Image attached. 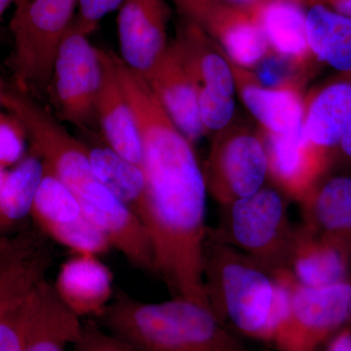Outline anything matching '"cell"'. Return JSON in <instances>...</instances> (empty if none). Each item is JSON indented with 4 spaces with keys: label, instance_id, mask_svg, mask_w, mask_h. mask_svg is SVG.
<instances>
[{
    "label": "cell",
    "instance_id": "obj_38",
    "mask_svg": "<svg viewBox=\"0 0 351 351\" xmlns=\"http://www.w3.org/2000/svg\"><path fill=\"white\" fill-rule=\"evenodd\" d=\"M7 172H8V170L0 167V189H1L2 184H3L4 179H5Z\"/></svg>",
    "mask_w": 351,
    "mask_h": 351
},
{
    "label": "cell",
    "instance_id": "obj_13",
    "mask_svg": "<svg viewBox=\"0 0 351 351\" xmlns=\"http://www.w3.org/2000/svg\"><path fill=\"white\" fill-rule=\"evenodd\" d=\"M54 258V242L36 226L0 235V306L45 279Z\"/></svg>",
    "mask_w": 351,
    "mask_h": 351
},
{
    "label": "cell",
    "instance_id": "obj_3",
    "mask_svg": "<svg viewBox=\"0 0 351 351\" xmlns=\"http://www.w3.org/2000/svg\"><path fill=\"white\" fill-rule=\"evenodd\" d=\"M208 301L219 319L240 337L271 345L274 272L237 250L209 228L202 260Z\"/></svg>",
    "mask_w": 351,
    "mask_h": 351
},
{
    "label": "cell",
    "instance_id": "obj_27",
    "mask_svg": "<svg viewBox=\"0 0 351 351\" xmlns=\"http://www.w3.org/2000/svg\"><path fill=\"white\" fill-rule=\"evenodd\" d=\"M198 107L201 122L206 132L225 130L234 117L233 96L206 88L198 90Z\"/></svg>",
    "mask_w": 351,
    "mask_h": 351
},
{
    "label": "cell",
    "instance_id": "obj_29",
    "mask_svg": "<svg viewBox=\"0 0 351 351\" xmlns=\"http://www.w3.org/2000/svg\"><path fill=\"white\" fill-rule=\"evenodd\" d=\"M27 137L22 123L10 113H0V167L8 169L24 158Z\"/></svg>",
    "mask_w": 351,
    "mask_h": 351
},
{
    "label": "cell",
    "instance_id": "obj_26",
    "mask_svg": "<svg viewBox=\"0 0 351 351\" xmlns=\"http://www.w3.org/2000/svg\"><path fill=\"white\" fill-rule=\"evenodd\" d=\"M306 66L270 50L251 71L258 83L267 88H298L297 78Z\"/></svg>",
    "mask_w": 351,
    "mask_h": 351
},
{
    "label": "cell",
    "instance_id": "obj_17",
    "mask_svg": "<svg viewBox=\"0 0 351 351\" xmlns=\"http://www.w3.org/2000/svg\"><path fill=\"white\" fill-rule=\"evenodd\" d=\"M112 283V271L99 256L75 254L60 267L53 285L78 317L99 319L114 294Z\"/></svg>",
    "mask_w": 351,
    "mask_h": 351
},
{
    "label": "cell",
    "instance_id": "obj_35",
    "mask_svg": "<svg viewBox=\"0 0 351 351\" xmlns=\"http://www.w3.org/2000/svg\"><path fill=\"white\" fill-rule=\"evenodd\" d=\"M307 5L319 4L351 18V0H306Z\"/></svg>",
    "mask_w": 351,
    "mask_h": 351
},
{
    "label": "cell",
    "instance_id": "obj_32",
    "mask_svg": "<svg viewBox=\"0 0 351 351\" xmlns=\"http://www.w3.org/2000/svg\"><path fill=\"white\" fill-rule=\"evenodd\" d=\"M181 18L201 25L221 0H173Z\"/></svg>",
    "mask_w": 351,
    "mask_h": 351
},
{
    "label": "cell",
    "instance_id": "obj_34",
    "mask_svg": "<svg viewBox=\"0 0 351 351\" xmlns=\"http://www.w3.org/2000/svg\"><path fill=\"white\" fill-rule=\"evenodd\" d=\"M334 160L351 166V125L343 134L336 149L332 152V163Z\"/></svg>",
    "mask_w": 351,
    "mask_h": 351
},
{
    "label": "cell",
    "instance_id": "obj_8",
    "mask_svg": "<svg viewBox=\"0 0 351 351\" xmlns=\"http://www.w3.org/2000/svg\"><path fill=\"white\" fill-rule=\"evenodd\" d=\"M203 173L208 193L221 206L253 195L269 178L262 138L243 129L217 135Z\"/></svg>",
    "mask_w": 351,
    "mask_h": 351
},
{
    "label": "cell",
    "instance_id": "obj_37",
    "mask_svg": "<svg viewBox=\"0 0 351 351\" xmlns=\"http://www.w3.org/2000/svg\"><path fill=\"white\" fill-rule=\"evenodd\" d=\"M12 2H15V0H0V22H1L2 16L5 13L6 9Z\"/></svg>",
    "mask_w": 351,
    "mask_h": 351
},
{
    "label": "cell",
    "instance_id": "obj_36",
    "mask_svg": "<svg viewBox=\"0 0 351 351\" xmlns=\"http://www.w3.org/2000/svg\"><path fill=\"white\" fill-rule=\"evenodd\" d=\"M221 1L230 4V5L251 11L252 9L255 8L256 6L265 1V0H221Z\"/></svg>",
    "mask_w": 351,
    "mask_h": 351
},
{
    "label": "cell",
    "instance_id": "obj_24",
    "mask_svg": "<svg viewBox=\"0 0 351 351\" xmlns=\"http://www.w3.org/2000/svg\"><path fill=\"white\" fill-rule=\"evenodd\" d=\"M306 40L313 59L351 75V18L319 4L307 5Z\"/></svg>",
    "mask_w": 351,
    "mask_h": 351
},
{
    "label": "cell",
    "instance_id": "obj_10",
    "mask_svg": "<svg viewBox=\"0 0 351 351\" xmlns=\"http://www.w3.org/2000/svg\"><path fill=\"white\" fill-rule=\"evenodd\" d=\"M267 159V176L286 197L301 202L326 176L332 164L329 152L306 138L304 130L293 135L261 134Z\"/></svg>",
    "mask_w": 351,
    "mask_h": 351
},
{
    "label": "cell",
    "instance_id": "obj_25",
    "mask_svg": "<svg viewBox=\"0 0 351 351\" xmlns=\"http://www.w3.org/2000/svg\"><path fill=\"white\" fill-rule=\"evenodd\" d=\"M44 171L43 161L29 152L7 172L0 189V235L31 216Z\"/></svg>",
    "mask_w": 351,
    "mask_h": 351
},
{
    "label": "cell",
    "instance_id": "obj_40",
    "mask_svg": "<svg viewBox=\"0 0 351 351\" xmlns=\"http://www.w3.org/2000/svg\"><path fill=\"white\" fill-rule=\"evenodd\" d=\"M29 0H15V2L14 3L16 4V7H19L24 5L25 3H27V2H29Z\"/></svg>",
    "mask_w": 351,
    "mask_h": 351
},
{
    "label": "cell",
    "instance_id": "obj_21",
    "mask_svg": "<svg viewBox=\"0 0 351 351\" xmlns=\"http://www.w3.org/2000/svg\"><path fill=\"white\" fill-rule=\"evenodd\" d=\"M306 0H265L252 9L270 50L306 66L313 60L306 40Z\"/></svg>",
    "mask_w": 351,
    "mask_h": 351
},
{
    "label": "cell",
    "instance_id": "obj_9",
    "mask_svg": "<svg viewBox=\"0 0 351 351\" xmlns=\"http://www.w3.org/2000/svg\"><path fill=\"white\" fill-rule=\"evenodd\" d=\"M31 217L48 239L75 254L100 257L112 248L107 234L84 214L75 195L48 171H44Z\"/></svg>",
    "mask_w": 351,
    "mask_h": 351
},
{
    "label": "cell",
    "instance_id": "obj_12",
    "mask_svg": "<svg viewBox=\"0 0 351 351\" xmlns=\"http://www.w3.org/2000/svg\"><path fill=\"white\" fill-rule=\"evenodd\" d=\"M175 125L195 145L207 132L201 122L198 87L174 41L154 68L143 75Z\"/></svg>",
    "mask_w": 351,
    "mask_h": 351
},
{
    "label": "cell",
    "instance_id": "obj_39",
    "mask_svg": "<svg viewBox=\"0 0 351 351\" xmlns=\"http://www.w3.org/2000/svg\"><path fill=\"white\" fill-rule=\"evenodd\" d=\"M348 325L351 327V291L350 295V304H348Z\"/></svg>",
    "mask_w": 351,
    "mask_h": 351
},
{
    "label": "cell",
    "instance_id": "obj_1",
    "mask_svg": "<svg viewBox=\"0 0 351 351\" xmlns=\"http://www.w3.org/2000/svg\"><path fill=\"white\" fill-rule=\"evenodd\" d=\"M1 106L24 127L29 152L75 195L84 214L107 234L112 248L133 267L154 274L149 233L142 221L97 179L85 143L73 137L32 95L17 87H4Z\"/></svg>",
    "mask_w": 351,
    "mask_h": 351
},
{
    "label": "cell",
    "instance_id": "obj_11",
    "mask_svg": "<svg viewBox=\"0 0 351 351\" xmlns=\"http://www.w3.org/2000/svg\"><path fill=\"white\" fill-rule=\"evenodd\" d=\"M170 8L166 0H124L117 27L120 59L145 75L165 52Z\"/></svg>",
    "mask_w": 351,
    "mask_h": 351
},
{
    "label": "cell",
    "instance_id": "obj_18",
    "mask_svg": "<svg viewBox=\"0 0 351 351\" xmlns=\"http://www.w3.org/2000/svg\"><path fill=\"white\" fill-rule=\"evenodd\" d=\"M230 64L241 100L263 131L293 135L302 130L306 101L299 88L263 87L250 69L240 68L232 62Z\"/></svg>",
    "mask_w": 351,
    "mask_h": 351
},
{
    "label": "cell",
    "instance_id": "obj_19",
    "mask_svg": "<svg viewBox=\"0 0 351 351\" xmlns=\"http://www.w3.org/2000/svg\"><path fill=\"white\" fill-rule=\"evenodd\" d=\"M240 68H255L270 48L250 11L219 1L200 25Z\"/></svg>",
    "mask_w": 351,
    "mask_h": 351
},
{
    "label": "cell",
    "instance_id": "obj_31",
    "mask_svg": "<svg viewBox=\"0 0 351 351\" xmlns=\"http://www.w3.org/2000/svg\"><path fill=\"white\" fill-rule=\"evenodd\" d=\"M123 1L124 0H78L80 11L75 20L76 27L83 34L89 36L107 14L119 8Z\"/></svg>",
    "mask_w": 351,
    "mask_h": 351
},
{
    "label": "cell",
    "instance_id": "obj_16",
    "mask_svg": "<svg viewBox=\"0 0 351 351\" xmlns=\"http://www.w3.org/2000/svg\"><path fill=\"white\" fill-rule=\"evenodd\" d=\"M103 82L96 101V121L106 145L126 160L143 168V147L134 113L120 86L112 52L99 49Z\"/></svg>",
    "mask_w": 351,
    "mask_h": 351
},
{
    "label": "cell",
    "instance_id": "obj_33",
    "mask_svg": "<svg viewBox=\"0 0 351 351\" xmlns=\"http://www.w3.org/2000/svg\"><path fill=\"white\" fill-rule=\"evenodd\" d=\"M323 351H351V327L346 324L325 343Z\"/></svg>",
    "mask_w": 351,
    "mask_h": 351
},
{
    "label": "cell",
    "instance_id": "obj_23",
    "mask_svg": "<svg viewBox=\"0 0 351 351\" xmlns=\"http://www.w3.org/2000/svg\"><path fill=\"white\" fill-rule=\"evenodd\" d=\"M85 145L97 179L143 223L147 206L144 169L126 160L106 144Z\"/></svg>",
    "mask_w": 351,
    "mask_h": 351
},
{
    "label": "cell",
    "instance_id": "obj_20",
    "mask_svg": "<svg viewBox=\"0 0 351 351\" xmlns=\"http://www.w3.org/2000/svg\"><path fill=\"white\" fill-rule=\"evenodd\" d=\"M300 204L304 226L351 250V176H325Z\"/></svg>",
    "mask_w": 351,
    "mask_h": 351
},
{
    "label": "cell",
    "instance_id": "obj_15",
    "mask_svg": "<svg viewBox=\"0 0 351 351\" xmlns=\"http://www.w3.org/2000/svg\"><path fill=\"white\" fill-rule=\"evenodd\" d=\"M78 317L60 299L54 285L43 279L27 295L24 322V351H66L82 330Z\"/></svg>",
    "mask_w": 351,
    "mask_h": 351
},
{
    "label": "cell",
    "instance_id": "obj_6",
    "mask_svg": "<svg viewBox=\"0 0 351 351\" xmlns=\"http://www.w3.org/2000/svg\"><path fill=\"white\" fill-rule=\"evenodd\" d=\"M101 82L99 48L90 43L73 20L58 49L48 94L60 119L92 133Z\"/></svg>",
    "mask_w": 351,
    "mask_h": 351
},
{
    "label": "cell",
    "instance_id": "obj_28",
    "mask_svg": "<svg viewBox=\"0 0 351 351\" xmlns=\"http://www.w3.org/2000/svg\"><path fill=\"white\" fill-rule=\"evenodd\" d=\"M29 292L0 306V351H24L25 306Z\"/></svg>",
    "mask_w": 351,
    "mask_h": 351
},
{
    "label": "cell",
    "instance_id": "obj_22",
    "mask_svg": "<svg viewBox=\"0 0 351 351\" xmlns=\"http://www.w3.org/2000/svg\"><path fill=\"white\" fill-rule=\"evenodd\" d=\"M351 125V80L341 77L306 101L302 130L314 145L332 154Z\"/></svg>",
    "mask_w": 351,
    "mask_h": 351
},
{
    "label": "cell",
    "instance_id": "obj_41",
    "mask_svg": "<svg viewBox=\"0 0 351 351\" xmlns=\"http://www.w3.org/2000/svg\"><path fill=\"white\" fill-rule=\"evenodd\" d=\"M4 83L2 82L1 78H0V106H1V96L2 91H3Z\"/></svg>",
    "mask_w": 351,
    "mask_h": 351
},
{
    "label": "cell",
    "instance_id": "obj_30",
    "mask_svg": "<svg viewBox=\"0 0 351 351\" xmlns=\"http://www.w3.org/2000/svg\"><path fill=\"white\" fill-rule=\"evenodd\" d=\"M73 346L75 351H138L115 338L92 318L83 323L82 334Z\"/></svg>",
    "mask_w": 351,
    "mask_h": 351
},
{
    "label": "cell",
    "instance_id": "obj_4",
    "mask_svg": "<svg viewBox=\"0 0 351 351\" xmlns=\"http://www.w3.org/2000/svg\"><path fill=\"white\" fill-rule=\"evenodd\" d=\"M78 0H29L10 23L12 68L18 89L49 94L58 49L73 22Z\"/></svg>",
    "mask_w": 351,
    "mask_h": 351
},
{
    "label": "cell",
    "instance_id": "obj_2",
    "mask_svg": "<svg viewBox=\"0 0 351 351\" xmlns=\"http://www.w3.org/2000/svg\"><path fill=\"white\" fill-rule=\"evenodd\" d=\"M99 319L138 351H247L211 306L182 298L145 302L119 289Z\"/></svg>",
    "mask_w": 351,
    "mask_h": 351
},
{
    "label": "cell",
    "instance_id": "obj_14",
    "mask_svg": "<svg viewBox=\"0 0 351 351\" xmlns=\"http://www.w3.org/2000/svg\"><path fill=\"white\" fill-rule=\"evenodd\" d=\"M350 269L348 246L304 223L295 226L286 269L298 282L306 287H329L350 280Z\"/></svg>",
    "mask_w": 351,
    "mask_h": 351
},
{
    "label": "cell",
    "instance_id": "obj_5",
    "mask_svg": "<svg viewBox=\"0 0 351 351\" xmlns=\"http://www.w3.org/2000/svg\"><path fill=\"white\" fill-rule=\"evenodd\" d=\"M221 208L216 228L221 239L270 271L286 269L295 226L286 196L278 189L263 186Z\"/></svg>",
    "mask_w": 351,
    "mask_h": 351
},
{
    "label": "cell",
    "instance_id": "obj_7",
    "mask_svg": "<svg viewBox=\"0 0 351 351\" xmlns=\"http://www.w3.org/2000/svg\"><path fill=\"white\" fill-rule=\"evenodd\" d=\"M350 291V280L311 288L293 277L290 306L272 346L278 351L319 350L348 324Z\"/></svg>",
    "mask_w": 351,
    "mask_h": 351
}]
</instances>
